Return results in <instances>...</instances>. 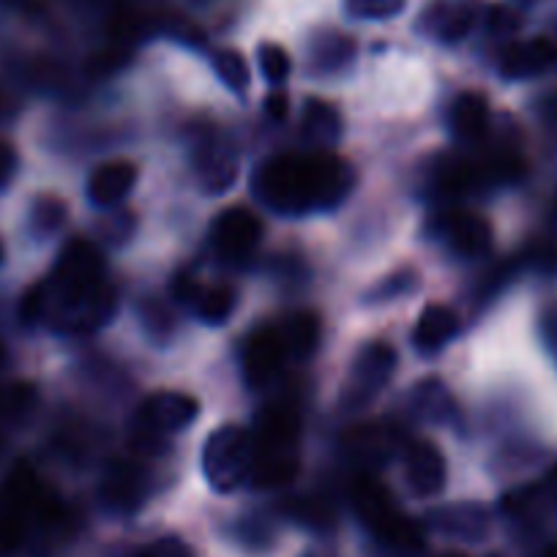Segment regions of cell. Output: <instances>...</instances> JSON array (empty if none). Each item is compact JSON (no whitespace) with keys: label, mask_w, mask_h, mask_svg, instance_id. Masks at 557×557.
Here are the masks:
<instances>
[{"label":"cell","mask_w":557,"mask_h":557,"mask_svg":"<svg viewBox=\"0 0 557 557\" xmlns=\"http://www.w3.org/2000/svg\"><path fill=\"white\" fill-rule=\"evenodd\" d=\"M255 195L278 213L334 208L352 186V170L331 151L278 153L255 173Z\"/></svg>","instance_id":"6da1fadb"},{"label":"cell","mask_w":557,"mask_h":557,"mask_svg":"<svg viewBox=\"0 0 557 557\" xmlns=\"http://www.w3.org/2000/svg\"><path fill=\"white\" fill-rule=\"evenodd\" d=\"M352 506H356L361 522L377 539H383L385 544L399 546V549H418V546H424V530L399 511L394 497L374 479L356 481V486H352Z\"/></svg>","instance_id":"7a4b0ae2"},{"label":"cell","mask_w":557,"mask_h":557,"mask_svg":"<svg viewBox=\"0 0 557 557\" xmlns=\"http://www.w3.org/2000/svg\"><path fill=\"white\" fill-rule=\"evenodd\" d=\"M255 465V441L240 426H222L208 437L202 448V473L216 492L238 490L249 481Z\"/></svg>","instance_id":"3957f363"},{"label":"cell","mask_w":557,"mask_h":557,"mask_svg":"<svg viewBox=\"0 0 557 557\" xmlns=\"http://www.w3.org/2000/svg\"><path fill=\"white\" fill-rule=\"evenodd\" d=\"M396 369V350L385 342H372V345L363 347L358 352V358L352 361L350 374L345 380V391H342V401L350 410L369 405L380 391L385 388V383L391 380Z\"/></svg>","instance_id":"277c9868"},{"label":"cell","mask_w":557,"mask_h":557,"mask_svg":"<svg viewBox=\"0 0 557 557\" xmlns=\"http://www.w3.org/2000/svg\"><path fill=\"white\" fill-rule=\"evenodd\" d=\"M200 412V405L191 396L178 391H159L151 394L137 412V435L139 437H162L170 432H181L191 424Z\"/></svg>","instance_id":"5b68a950"},{"label":"cell","mask_w":557,"mask_h":557,"mask_svg":"<svg viewBox=\"0 0 557 557\" xmlns=\"http://www.w3.org/2000/svg\"><path fill=\"white\" fill-rule=\"evenodd\" d=\"M213 246L222 257L227 260H244L255 251V246L260 244L262 224L249 208L235 206L227 211L219 213V219L213 222Z\"/></svg>","instance_id":"8992f818"},{"label":"cell","mask_w":557,"mask_h":557,"mask_svg":"<svg viewBox=\"0 0 557 557\" xmlns=\"http://www.w3.org/2000/svg\"><path fill=\"white\" fill-rule=\"evenodd\" d=\"M552 69H557V45L546 36L508 45L500 58V72L508 79L544 77Z\"/></svg>","instance_id":"52a82bcc"},{"label":"cell","mask_w":557,"mask_h":557,"mask_svg":"<svg viewBox=\"0 0 557 557\" xmlns=\"http://www.w3.org/2000/svg\"><path fill=\"white\" fill-rule=\"evenodd\" d=\"M287 358V342L278 329H260L244 350V374L251 385L271 383Z\"/></svg>","instance_id":"ba28073f"},{"label":"cell","mask_w":557,"mask_h":557,"mask_svg":"<svg viewBox=\"0 0 557 557\" xmlns=\"http://www.w3.org/2000/svg\"><path fill=\"white\" fill-rule=\"evenodd\" d=\"M195 168L200 184L213 195H224L238 178V157L222 137H208L206 143H200L195 153Z\"/></svg>","instance_id":"9c48e42d"},{"label":"cell","mask_w":557,"mask_h":557,"mask_svg":"<svg viewBox=\"0 0 557 557\" xmlns=\"http://www.w3.org/2000/svg\"><path fill=\"white\" fill-rule=\"evenodd\" d=\"M446 479V459L435 443L418 441L407 448V484L418 497L441 495Z\"/></svg>","instance_id":"30bf717a"},{"label":"cell","mask_w":557,"mask_h":557,"mask_svg":"<svg viewBox=\"0 0 557 557\" xmlns=\"http://www.w3.org/2000/svg\"><path fill=\"white\" fill-rule=\"evenodd\" d=\"M479 20V0H435L424 14V25L435 39L462 41Z\"/></svg>","instance_id":"8fae6325"},{"label":"cell","mask_w":557,"mask_h":557,"mask_svg":"<svg viewBox=\"0 0 557 557\" xmlns=\"http://www.w3.org/2000/svg\"><path fill=\"white\" fill-rule=\"evenodd\" d=\"M448 246L462 257H481L492 249V224L479 213L451 211L441 224Z\"/></svg>","instance_id":"7c38bea8"},{"label":"cell","mask_w":557,"mask_h":557,"mask_svg":"<svg viewBox=\"0 0 557 557\" xmlns=\"http://www.w3.org/2000/svg\"><path fill=\"white\" fill-rule=\"evenodd\" d=\"M137 184V168L132 162H107L88 178V197L99 208H112L128 197Z\"/></svg>","instance_id":"4fadbf2b"},{"label":"cell","mask_w":557,"mask_h":557,"mask_svg":"<svg viewBox=\"0 0 557 557\" xmlns=\"http://www.w3.org/2000/svg\"><path fill=\"white\" fill-rule=\"evenodd\" d=\"M457 331L459 320L454 314V309L435 304V307H426L421 312V318H418L416 329H412V345H416L418 352H424V356H435V352H441L457 336Z\"/></svg>","instance_id":"5bb4252c"},{"label":"cell","mask_w":557,"mask_h":557,"mask_svg":"<svg viewBox=\"0 0 557 557\" xmlns=\"http://www.w3.org/2000/svg\"><path fill=\"white\" fill-rule=\"evenodd\" d=\"M101 495L112 508L132 511L146 495V473L134 462H115L101 484Z\"/></svg>","instance_id":"9a60e30c"},{"label":"cell","mask_w":557,"mask_h":557,"mask_svg":"<svg viewBox=\"0 0 557 557\" xmlns=\"http://www.w3.org/2000/svg\"><path fill=\"white\" fill-rule=\"evenodd\" d=\"M451 128L459 139L465 143H475L490 128V104H486L484 94L475 90H465L454 99L451 104Z\"/></svg>","instance_id":"2e32d148"},{"label":"cell","mask_w":557,"mask_h":557,"mask_svg":"<svg viewBox=\"0 0 557 557\" xmlns=\"http://www.w3.org/2000/svg\"><path fill=\"white\" fill-rule=\"evenodd\" d=\"M304 134L320 148L334 146L342 134L339 112H336L329 101L312 99L307 104V110H304Z\"/></svg>","instance_id":"e0dca14e"},{"label":"cell","mask_w":557,"mask_h":557,"mask_svg":"<svg viewBox=\"0 0 557 557\" xmlns=\"http://www.w3.org/2000/svg\"><path fill=\"white\" fill-rule=\"evenodd\" d=\"M347 446L363 462H383L396 446V432L385 426H361L347 437Z\"/></svg>","instance_id":"ac0fdd59"},{"label":"cell","mask_w":557,"mask_h":557,"mask_svg":"<svg viewBox=\"0 0 557 557\" xmlns=\"http://www.w3.org/2000/svg\"><path fill=\"white\" fill-rule=\"evenodd\" d=\"M282 336L287 342V352L301 358L312 356L320 342V318L314 312H296L282 329Z\"/></svg>","instance_id":"d6986e66"},{"label":"cell","mask_w":557,"mask_h":557,"mask_svg":"<svg viewBox=\"0 0 557 557\" xmlns=\"http://www.w3.org/2000/svg\"><path fill=\"white\" fill-rule=\"evenodd\" d=\"M235 309V293L230 285H211L202 287L200 296L195 298V312L208 325H222L224 320L233 314Z\"/></svg>","instance_id":"ffe728a7"},{"label":"cell","mask_w":557,"mask_h":557,"mask_svg":"<svg viewBox=\"0 0 557 557\" xmlns=\"http://www.w3.org/2000/svg\"><path fill=\"white\" fill-rule=\"evenodd\" d=\"M213 69H216L219 79L227 85L235 94H244L251 83V69L246 58L238 50H219L213 55Z\"/></svg>","instance_id":"44dd1931"},{"label":"cell","mask_w":557,"mask_h":557,"mask_svg":"<svg viewBox=\"0 0 557 557\" xmlns=\"http://www.w3.org/2000/svg\"><path fill=\"white\" fill-rule=\"evenodd\" d=\"M257 61H260L262 77H265L271 85H282L287 83V77H290L293 61L290 55H287L285 47L265 41V45H260V50H257Z\"/></svg>","instance_id":"7402d4cb"},{"label":"cell","mask_w":557,"mask_h":557,"mask_svg":"<svg viewBox=\"0 0 557 557\" xmlns=\"http://www.w3.org/2000/svg\"><path fill=\"white\" fill-rule=\"evenodd\" d=\"M312 55H314V63H318V66L339 69L342 63L350 61L352 41L347 39V36H339V34H325L314 41Z\"/></svg>","instance_id":"603a6c76"},{"label":"cell","mask_w":557,"mask_h":557,"mask_svg":"<svg viewBox=\"0 0 557 557\" xmlns=\"http://www.w3.org/2000/svg\"><path fill=\"white\" fill-rule=\"evenodd\" d=\"M63 222H66V202L58 200V197L52 195L36 200L34 227L39 230V233H55V230L63 227Z\"/></svg>","instance_id":"cb8c5ba5"},{"label":"cell","mask_w":557,"mask_h":557,"mask_svg":"<svg viewBox=\"0 0 557 557\" xmlns=\"http://www.w3.org/2000/svg\"><path fill=\"white\" fill-rule=\"evenodd\" d=\"M405 9V0H347V12L358 20H388Z\"/></svg>","instance_id":"d4e9b609"},{"label":"cell","mask_w":557,"mask_h":557,"mask_svg":"<svg viewBox=\"0 0 557 557\" xmlns=\"http://www.w3.org/2000/svg\"><path fill=\"white\" fill-rule=\"evenodd\" d=\"M132 557H191V552L181 539H159L157 544L139 549Z\"/></svg>","instance_id":"484cf974"},{"label":"cell","mask_w":557,"mask_h":557,"mask_svg":"<svg viewBox=\"0 0 557 557\" xmlns=\"http://www.w3.org/2000/svg\"><path fill=\"white\" fill-rule=\"evenodd\" d=\"M541 339H544L549 356L557 361V304H549L541 312Z\"/></svg>","instance_id":"4316f807"},{"label":"cell","mask_w":557,"mask_h":557,"mask_svg":"<svg viewBox=\"0 0 557 557\" xmlns=\"http://www.w3.org/2000/svg\"><path fill=\"white\" fill-rule=\"evenodd\" d=\"M126 52L121 50V47H115V50H107V52H99L96 58H90V74H112L115 69H121L123 63H126Z\"/></svg>","instance_id":"83f0119b"},{"label":"cell","mask_w":557,"mask_h":557,"mask_svg":"<svg viewBox=\"0 0 557 557\" xmlns=\"http://www.w3.org/2000/svg\"><path fill=\"white\" fill-rule=\"evenodd\" d=\"M412 287H416V273L401 271V273H394V276H391L388 282H385V285L374 293V296L383 301V298H394V296H399V293L412 290Z\"/></svg>","instance_id":"f1b7e54d"},{"label":"cell","mask_w":557,"mask_h":557,"mask_svg":"<svg viewBox=\"0 0 557 557\" xmlns=\"http://www.w3.org/2000/svg\"><path fill=\"white\" fill-rule=\"evenodd\" d=\"M490 28L500 36H511L519 28V14L506 7H495L490 12Z\"/></svg>","instance_id":"f546056e"},{"label":"cell","mask_w":557,"mask_h":557,"mask_svg":"<svg viewBox=\"0 0 557 557\" xmlns=\"http://www.w3.org/2000/svg\"><path fill=\"white\" fill-rule=\"evenodd\" d=\"M296 517L304 519V522L312 524H325L331 522V511L325 508V503H309V500H298L296 503Z\"/></svg>","instance_id":"4dcf8cb0"},{"label":"cell","mask_w":557,"mask_h":557,"mask_svg":"<svg viewBox=\"0 0 557 557\" xmlns=\"http://www.w3.org/2000/svg\"><path fill=\"white\" fill-rule=\"evenodd\" d=\"M14 170H17V153L7 139H0V189L14 178Z\"/></svg>","instance_id":"1f68e13d"},{"label":"cell","mask_w":557,"mask_h":557,"mask_svg":"<svg viewBox=\"0 0 557 557\" xmlns=\"http://www.w3.org/2000/svg\"><path fill=\"white\" fill-rule=\"evenodd\" d=\"M265 110H268V115L273 117V121L285 117L287 115V96L285 94H271L265 99Z\"/></svg>","instance_id":"d6a6232c"},{"label":"cell","mask_w":557,"mask_h":557,"mask_svg":"<svg viewBox=\"0 0 557 557\" xmlns=\"http://www.w3.org/2000/svg\"><path fill=\"white\" fill-rule=\"evenodd\" d=\"M3 356H7V352H3V345H0V361H3Z\"/></svg>","instance_id":"836d02e7"},{"label":"cell","mask_w":557,"mask_h":557,"mask_svg":"<svg viewBox=\"0 0 557 557\" xmlns=\"http://www.w3.org/2000/svg\"><path fill=\"white\" fill-rule=\"evenodd\" d=\"M0 257H3V244H0Z\"/></svg>","instance_id":"e575fe53"},{"label":"cell","mask_w":557,"mask_h":557,"mask_svg":"<svg viewBox=\"0 0 557 557\" xmlns=\"http://www.w3.org/2000/svg\"><path fill=\"white\" fill-rule=\"evenodd\" d=\"M552 41H555V45H557V28H555V39H552Z\"/></svg>","instance_id":"d590c367"}]
</instances>
